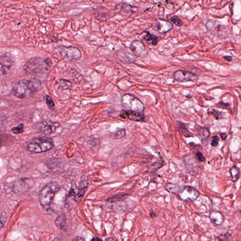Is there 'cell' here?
<instances>
[{
    "label": "cell",
    "instance_id": "cell-29",
    "mask_svg": "<svg viewBox=\"0 0 241 241\" xmlns=\"http://www.w3.org/2000/svg\"><path fill=\"white\" fill-rule=\"evenodd\" d=\"M170 20L177 26H181L183 25L182 20L176 16H174L172 17L170 19Z\"/></svg>",
    "mask_w": 241,
    "mask_h": 241
},
{
    "label": "cell",
    "instance_id": "cell-7",
    "mask_svg": "<svg viewBox=\"0 0 241 241\" xmlns=\"http://www.w3.org/2000/svg\"><path fill=\"white\" fill-rule=\"evenodd\" d=\"M60 124L50 120H44L42 122L38 128L39 133L46 136H49L55 133L57 129L60 127Z\"/></svg>",
    "mask_w": 241,
    "mask_h": 241
},
{
    "label": "cell",
    "instance_id": "cell-11",
    "mask_svg": "<svg viewBox=\"0 0 241 241\" xmlns=\"http://www.w3.org/2000/svg\"><path fill=\"white\" fill-rule=\"evenodd\" d=\"M89 185L88 177L86 175H83L80 178L78 187H77V192L75 196V200L79 203L83 199Z\"/></svg>",
    "mask_w": 241,
    "mask_h": 241
},
{
    "label": "cell",
    "instance_id": "cell-28",
    "mask_svg": "<svg viewBox=\"0 0 241 241\" xmlns=\"http://www.w3.org/2000/svg\"><path fill=\"white\" fill-rule=\"evenodd\" d=\"M126 136V130L125 129H120L116 131L115 134V137L116 139H122Z\"/></svg>",
    "mask_w": 241,
    "mask_h": 241
},
{
    "label": "cell",
    "instance_id": "cell-12",
    "mask_svg": "<svg viewBox=\"0 0 241 241\" xmlns=\"http://www.w3.org/2000/svg\"><path fill=\"white\" fill-rule=\"evenodd\" d=\"M15 62L9 55H1V71L3 75H8L12 71Z\"/></svg>",
    "mask_w": 241,
    "mask_h": 241
},
{
    "label": "cell",
    "instance_id": "cell-22",
    "mask_svg": "<svg viewBox=\"0 0 241 241\" xmlns=\"http://www.w3.org/2000/svg\"><path fill=\"white\" fill-rule=\"evenodd\" d=\"M232 180L234 182H235L238 180L240 176V170L236 166H233L231 168L230 170Z\"/></svg>",
    "mask_w": 241,
    "mask_h": 241
},
{
    "label": "cell",
    "instance_id": "cell-36",
    "mask_svg": "<svg viewBox=\"0 0 241 241\" xmlns=\"http://www.w3.org/2000/svg\"><path fill=\"white\" fill-rule=\"evenodd\" d=\"M220 136H221V139L222 140H225L227 137V134L226 133H221L220 134Z\"/></svg>",
    "mask_w": 241,
    "mask_h": 241
},
{
    "label": "cell",
    "instance_id": "cell-40",
    "mask_svg": "<svg viewBox=\"0 0 241 241\" xmlns=\"http://www.w3.org/2000/svg\"><path fill=\"white\" fill-rule=\"evenodd\" d=\"M105 241H117L113 238H106Z\"/></svg>",
    "mask_w": 241,
    "mask_h": 241
},
{
    "label": "cell",
    "instance_id": "cell-37",
    "mask_svg": "<svg viewBox=\"0 0 241 241\" xmlns=\"http://www.w3.org/2000/svg\"><path fill=\"white\" fill-rule=\"evenodd\" d=\"M150 217H151L152 219H154V218H155L156 216V214H155V212H154V211H150Z\"/></svg>",
    "mask_w": 241,
    "mask_h": 241
},
{
    "label": "cell",
    "instance_id": "cell-8",
    "mask_svg": "<svg viewBox=\"0 0 241 241\" xmlns=\"http://www.w3.org/2000/svg\"><path fill=\"white\" fill-rule=\"evenodd\" d=\"M61 56L66 58L68 60L77 59L81 57V52L79 49L74 47H59L58 48Z\"/></svg>",
    "mask_w": 241,
    "mask_h": 241
},
{
    "label": "cell",
    "instance_id": "cell-35",
    "mask_svg": "<svg viewBox=\"0 0 241 241\" xmlns=\"http://www.w3.org/2000/svg\"><path fill=\"white\" fill-rule=\"evenodd\" d=\"M224 59H225V60H227L229 62H231L232 61L233 58L230 56H224L223 57Z\"/></svg>",
    "mask_w": 241,
    "mask_h": 241
},
{
    "label": "cell",
    "instance_id": "cell-33",
    "mask_svg": "<svg viewBox=\"0 0 241 241\" xmlns=\"http://www.w3.org/2000/svg\"><path fill=\"white\" fill-rule=\"evenodd\" d=\"M195 155H196V158L199 161L201 162H204L205 161V157L202 154V153L200 152H197L196 154H195Z\"/></svg>",
    "mask_w": 241,
    "mask_h": 241
},
{
    "label": "cell",
    "instance_id": "cell-13",
    "mask_svg": "<svg viewBox=\"0 0 241 241\" xmlns=\"http://www.w3.org/2000/svg\"><path fill=\"white\" fill-rule=\"evenodd\" d=\"M120 116L123 119H129L137 122L146 121V116L143 113H137L129 110H122L120 113Z\"/></svg>",
    "mask_w": 241,
    "mask_h": 241
},
{
    "label": "cell",
    "instance_id": "cell-3",
    "mask_svg": "<svg viewBox=\"0 0 241 241\" xmlns=\"http://www.w3.org/2000/svg\"><path fill=\"white\" fill-rule=\"evenodd\" d=\"M122 106L125 110L143 113L145 109L143 103L137 97L130 94H125L121 98Z\"/></svg>",
    "mask_w": 241,
    "mask_h": 241
},
{
    "label": "cell",
    "instance_id": "cell-26",
    "mask_svg": "<svg viewBox=\"0 0 241 241\" xmlns=\"http://www.w3.org/2000/svg\"><path fill=\"white\" fill-rule=\"evenodd\" d=\"M164 165L163 163L160 162H156L150 165L148 168V171L150 173H154L161 168Z\"/></svg>",
    "mask_w": 241,
    "mask_h": 241
},
{
    "label": "cell",
    "instance_id": "cell-15",
    "mask_svg": "<svg viewBox=\"0 0 241 241\" xmlns=\"http://www.w3.org/2000/svg\"><path fill=\"white\" fill-rule=\"evenodd\" d=\"M30 181V179L28 178L20 179L15 184L14 190L15 192L18 194L26 192L30 188L31 183Z\"/></svg>",
    "mask_w": 241,
    "mask_h": 241
},
{
    "label": "cell",
    "instance_id": "cell-18",
    "mask_svg": "<svg viewBox=\"0 0 241 241\" xmlns=\"http://www.w3.org/2000/svg\"><path fill=\"white\" fill-rule=\"evenodd\" d=\"M129 194L124 193H119L118 194H115L108 198L106 199L107 201L110 202H121L125 200Z\"/></svg>",
    "mask_w": 241,
    "mask_h": 241
},
{
    "label": "cell",
    "instance_id": "cell-25",
    "mask_svg": "<svg viewBox=\"0 0 241 241\" xmlns=\"http://www.w3.org/2000/svg\"><path fill=\"white\" fill-rule=\"evenodd\" d=\"M24 126H25L24 124L21 123V124H19L17 127L12 128L10 131L12 133L18 135L24 132Z\"/></svg>",
    "mask_w": 241,
    "mask_h": 241
},
{
    "label": "cell",
    "instance_id": "cell-19",
    "mask_svg": "<svg viewBox=\"0 0 241 241\" xmlns=\"http://www.w3.org/2000/svg\"><path fill=\"white\" fill-rule=\"evenodd\" d=\"M144 32H145V35L143 36V39L146 41H152L151 44L153 46H155L157 44L158 40L157 36L154 34H151L149 32L146 31H145Z\"/></svg>",
    "mask_w": 241,
    "mask_h": 241
},
{
    "label": "cell",
    "instance_id": "cell-2",
    "mask_svg": "<svg viewBox=\"0 0 241 241\" xmlns=\"http://www.w3.org/2000/svg\"><path fill=\"white\" fill-rule=\"evenodd\" d=\"M54 145L53 140L50 137H37L28 144L26 149L30 152L38 154L49 151Z\"/></svg>",
    "mask_w": 241,
    "mask_h": 241
},
{
    "label": "cell",
    "instance_id": "cell-6",
    "mask_svg": "<svg viewBox=\"0 0 241 241\" xmlns=\"http://www.w3.org/2000/svg\"><path fill=\"white\" fill-rule=\"evenodd\" d=\"M173 78L179 83L192 81L195 83L198 80V76L191 72L184 70H177L173 74Z\"/></svg>",
    "mask_w": 241,
    "mask_h": 241
},
{
    "label": "cell",
    "instance_id": "cell-41",
    "mask_svg": "<svg viewBox=\"0 0 241 241\" xmlns=\"http://www.w3.org/2000/svg\"><path fill=\"white\" fill-rule=\"evenodd\" d=\"M53 241H61L60 240V239L58 238H56L54 239V240H53Z\"/></svg>",
    "mask_w": 241,
    "mask_h": 241
},
{
    "label": "cell",
    "instance_id": "cell-23",
    "mask_svg": "<svg viewBox=\"0 0 241 241\" xmlns=\"http://www.w3.org/2000/svg\"><path fill=\"white\" fill-rule=\"evenodd\" d=\"M180 187V186L177 184L169 183L166 184L165 188L166 190L168 191L170 193L177 194Z\"/></svg>",
    "mask_w": 241,
    "mask_h": 241
},
{
    "label": "cell",
    "instance_id": "cell-34",
    "mask_svg": "<svg viewBox=\"0 0 241 241\" xmlns=\"http://www.w3.org/2000/svg\"><path fill=\"white\" fill-rule=\"evenodd\" d=\"M44 61L45 64H46L47 66L49 67H50L52 65V62L50 58H47Z\"/></svg>",
    "mask_w": 241,
    "mask_h": 241
},
{
    "label": "cell",
    "instance_id": "cell-21",
    "mask_svg": "<svg viewBox=\"0 0 241 241\" xmlns=\"http://www.w3.org/2000/svg\"><path fill=\"white\" fill-rule=\"evenodd\" d=\"M57 83L63 90H69L72 88L71 82L66 79H59L57 81Z\"/></svg>",
    "mask_w": 241,
    "mask_h": 241
},
{
    "label": "cell",
    "instance_id": "cell-16",
    "mask_svg": "<svg viewBox=\"0 0 241 241\" xmlns=\"http://www.w3.org/2000/svg\"><path fill=\"white\" fill-rule=\"evenodd\" d=\"M157 29L160 34H164L168 32L173 28V26L171 23L168 20L159 19L156 23Z\"/></svg>",
    "mask_w": 241,
    "mask_h": 241
},
{
    "label": "cell",
    "instance_id": "cell-30",
    "mask_svg": "<svg viewBox=\"0 0 241 241\" xmlns=\"http://www.w3.org/2000/svg\"><path fill=\"white\" fill-rule=\"evenodd\" d=\"M211 114L215 116L216 118L217 119L223 118H224L223 116L225 115V114L224 113L220 112L218 111H216V110H213L211 111Z\"/></svg>",
    "mask_w": 241,
    "mask_h": 241
},
{
    "label": "cell",
    "instance_id": "cell-17",
    "mask_svg": "<svg viewBox=\"0 0 241 241\" xmlns=\"http://www.w3.org/2000/svg\"><path fill=\"white\" fill-rule=\"evenodd\" d=\"M209 217L211 222L217 225L222 224L225 219L224 216L221 212L215 211H213L210 212Z\"/></svg>",
    "mask_w": 241,
    "mask_h": 241
},
{
    "label": "cell",
    "instance_id": "cell-9",
    "mask_svg": "<svg viewBox=\"0 0 241 241\" xmlns=\"http://www.w3.org/2000/svg\"><path fill=\"white\" fill-rule=\"evenodd\" d=\"M130 49L134 56L139 58H145L148 55V50L142 41L135 40L131 42Z\"/></svg>",
    "mask_w": 241,
    "mask_h": 241
},
{
    "label": "cell",
    "instance_id": "cell-27",
    "mask_svg": "<svg viewBox=\"0 0 241 241\" xmlns=\"http://www.w3.org/2000/svg\"><path fill=\"white\" fill-rule=\"evenodd\" d=\"M46 103L48 107L50 110L53 111L55 110V105L54 101H53L50 96L49 95H46L45 97Z\"/></svg>",
    "mask_w": 241,
    "mask_h": 241
},
{
    "label": "cell",
    "instance_id": "cell-39",
    "mask_svg": "<svg viewBox=\"0 0 241 241\" xmlns=\"http://www.w3.org/2000/svg\"><path fill=\"white\" fill-rule=\"evenodd\" d=\"M73 241H85L84 240V239L82 238H79V237H78V238H76Z\"/></svg>",
    "mask_w": 241,
    "mask_h": 241
},
{
    "label": "cell",
    "instance_id": "cell-20",
    "mask_svg": "<svg viewBox=\"0 0 241 241\" xmlns=\"http://www.w3.org/2000/svg\"><path fill=\"white\" fill-rule=\"evenodd\" d=\"M177 129L180 133L182 134L184 136L186 137L193 136V134L192 133H190L189 130H187L186 126L182 122H177Z\"/></svg>",
    "mask_w": 241,
    "mask_h": 241
},
{
    "label": "cell",
    "instance_id": "cell-4",
    "mask_svg": "<svg viewBox=\"0 0 241 241\" xmlns=\"http://www.w3.org/2000/svg\"><path fill=\"white\" fill-rule=\"evenodd\" d=\"M45 65L46 64L41 58L34 57L26 62L24 70L27 74H37L44 71L46 68Z\"/></svg>",
    "mask_w": 241,
    "mask_h": 241
},
{
    "label": "cell",
    "instance_id": "cell-24",
    "mask_svg": "<svg viewBox=\"0 0 241 241\" xmlns=\"http://www.w3.org/2000/svg\"><path fill=\"white\" fill-rule=\"evenodd\" d=\"M55 223L56 226L59 229H63L66 224V217L65 215H61L55 220Z\"/></svg>",
    "mask_w": 241,
    "mask_h": 241
},
{
    "label": "cell",
    "instance_id": "cell-38",
    "mask_svg": "<svg viewBox=\"0 0 241 241\" xmlns=\"http://www.w3.org/2000/svg\"><path fill=\"white\" fill-rule=\"evenodd\" d=\"M91 241H103V240L100 238L96 237V238H93L91 239Z\"/></svg>",
    "mask_w": 241,
    "mask_h": 241
},
{
    "label": "cell",
    "instance_id": "cell-32",
    "mask_svg": "<svg viewBox=\"0 0 241 241\" xmlns=\"http://www.w3.org/2000/svg\"><path fill=\"white\" fill-rule=\"evenodd\" d=\"M219 141H220V137L217 136H214L212 137V141L211 144L213 146H217L219 144Z\"/></svg>",
    "mask_w": 241,
    "mask_h": 241
},
{
    "label": "cell",
    "instance_id": "cell-14",
    "mask_svg": "<svg viewBox=\"0 0 241 241\" xmlns=\"http://www.w3.org/2000/svg\"><path fill=\"white\" fill-rule=\"evenodd\" d=\"M26 86L31 93H35L41 90L43 87L41 80L33 77L28 80H25Z\"/></svg>",
    "mask_w": 241,
    "mask_h": 241
},
{
    "label": "cell",
    "instance_id": "cell-10",
    "mask_svg": "<svg viewBox=\"0 0 241 241\" xmlns=\"http://www.w3.org/2000/svg\"><path fill=\"white\" fill-rule=\"evenodd\" d=\"M13 95L20 99H24L31 93L26 86L25 80L14 83L12 89Z\"/></svg>",
    "mask_w": 241,
    "mask_h": 241
},
{
    "label": "cell",
    "instance_id": "cell-5",
    "mask_svg": "<svg viewBox=\"0 0 241 241\" xmlns=\"http://www.w3.org/2000/svg\"><path fill=\"white\" fill-rule=\"evenodd\" d=\"M177 195L180 199L183 201L192 202L197 199L200 194L195 187L182 186H180Z\"/></svg>",
    "mask_w": 241,
    "mask_h": 241
},
{
    "label": "cell",
    "instance_id": "cell-31",
    "mask_svg": "<svg viewBox=\"0 0 241 241\" xmlns=\"http://www.w3.org/2000/svg\"><path fill=\"white\" fill-rule=\"evenodd\" d=\"M199 137L200 138H202V139H206L207 137H208L209 136V131L207 130H201V131L199 132Z\"/></svg>",
    "mask_w": 241,
    "mask_h": 241
},
{
    "label": "cell",
    "instance_id": "cell-1",
    "mask_svg": "<svg viewBox=\"0 0 241 241\" xmlns=\"http://www.w3.org/2000/svg\"><path fill=\"white\" fill-rule=\"evenodd\" d=\"M60 189V184L56 181H51L47 184L39 193V201L41 205L43 206L50 205L55 194Z\"/></svg>",
    "mask_w": 241,
    "mask_h": 241
}]
</instances>
